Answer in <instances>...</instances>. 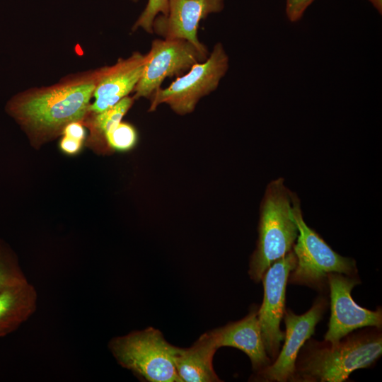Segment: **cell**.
<instances>
[{"instance_id": "cell-1", "label": "cell", "mask_w": 382, "mask_h": 382, "mask_svg": "<svg viewBox=\"0 0 382 382\" xmlns=\"http://www.w3.org/2000/svg\"><path fill=\"white\" fill-rule=\"evenodd\" d=\"M105 66L70 74L47 87L30 88L11 99L7 110L32 140L42 143L54 138L69 123L85 119Z\"/></svg>"}, {"instance_id": "cell-2", "label": "cell", "mask_w": 382, "mask_h": 382, "mask_svg": "<svg viewBox=\"0 0 382 382\" xmlns=\"http://www.w3.org/2000/svg\"><path fill=\"white\" fill-rule=\"evenodd\" d=\"M381 354V328L376 327L353 331L335 343L310 337L297 356L293 382L345 381L354 371L372 366Z\"/></svg>"}, {"instance_id": "cell-3", "label": "cell", "mask_w": 382, "mask_h": 382, "mask_svg": "<svg viewBox=\"0 0 382 382\" xmlns=\"http://www.w3.org/2000/svg\"><path fill=\"white\" fill-rule=\"evenodd\" d=\"M294 195L283 178L271 180L266 187L260 207L256 248L249 262L248 274L255 283L272 263L293 250L299 234L292 214Z\"/></svg>"}, {"instance_id": "cell-4", "label": "cell", "mask_w": 382, "mask_h": 382, "mask_svg": "<svg viewBox=\"0 0 382 382\" xmlns=\"http://www.w3.org/2000/svg\"><path fill=\"white\" fill-rule=\"evenodd\" d=\"M292 214L299 230L296 242L293 247L297 261L289 274L288 284L306 286L324 292L328 289L329 273L357 275L356 260L336 253L306 224L300 201L296 194L293 199Z\"/></svg>"}, {"instance_id": "cell-5", "label": "cell", "mask_w": 382, "mask_h": 382, "mask_svg": "<svg viewBox=\"0 0 382 382\" xmlns=\"http://www.w3.org/2000/svg\"><path fill=\"white\" fill-rule=\"evenodd\" d=\"M108 347L117 363L139 380L148 382H182L174 357L177 347L157 329L149 327L112 338Z\"/></svg>"}, {"instance_id": "cell-6", "label": "cell", "mask_w": 382, "mask_h": 382, "mask_svg": "<svg viewBox=\"0 0 382 382\" xmlns=\"http://www.w3.org/2000/svg\"><path fill=\"white\" fill-rule=\"evenodd\" d=\"M228 66V56L223 45L217 42L204 62L195 64L169 86L161 88L155 93L150 99L149 112L165 103L178 115L192 112L202 98L217 88Z\"/></svg>"}, {"instance_id": "cell-7", "label": "cell", "mask_w": 382, "mask_h": 382, "mask_svg": "<svg viewBox=\"0 0 382 382\" xmlns=\"http://www.w3.org/2000/svg\"><path fill=\"white\" fill-rule=\"evenodd\" d=\"M328 305L327 298L320 295L303 314L297 315L289 308L285 309L283 318L286 331L283 347L276 359L262 370L254 373L250 381L293 382L295 363L300 349L314 334L316 326L323 318Z\"/></svg>"}, {"instance_id": "cell-8", "label": "cell", "mask_w": 382, "mask_h": 382, "mask_svg": "<svg viewBox=\"0 0 382 382\" xmlns=\"http://www.w3.org/2000/svg\"><path fill=\"white\" fill-rule=\"evenodd\" d=\"M148 56L143 74L134 91V100L151 99L166 78L183 75L209 55L183 39H155Z\"/></svg>"}, {"instance_id": "cell-9", "label": "cell", "mask_w": 382, "mask_h": 382, "mask_svg": "<svg viewBox=\"0 0 382 382\" xmlns=\"http://www.w3.org/2000/svg\"><path fill=\"white\" fill-rule=\"evenodd\" d=\"M296 256L291 250L272 263L265 271L262 282L263 301L257 311V318L266 352L272 362L276 359L284 339L280 323L285 311L286 288L290 272L296 264Z\"/></svg>"}, {"instance_id": "cell-10", "label": "cell", "mask_w": 382, "mask_h": 382, "mask_svg": "<svg viewBox=\"0 0 382 382\" xmlns=\"http://www.w3.org/2000/svg\"><path fill=\"white\" fill-rule=\"evenodd\" d=\"M360 283L358 275L328 274L331 313L324 340L335 343L357 329L382 328L381 307L371 311L357 304L352 297L353 288Z\"/></svg>"}, {"instance_id": "cell-11", "label": "cell", "mask_w": 382, "mask_h": 382, "mask_svg": "<svg viewBox=\"0 0 382 382\" xmlns=\"http://www.w3.org/2000/svg\"><path fill=\"white\" fill-rule=\"evenodd\" d=\"M225 0H169L167 15H158L153 33L163 39H183L209 55L206 46L198 39L199 22L212 13L221 12Z\"/></svg>"}, {"instance_id": "cell-12", "label": "cell", "mask_w": 382, "mask_h": 382, "mask_svg": "<svg viewBox=\"0 0 382 382\" xmlns=\"http://www.w3.org/2000/svg\"><path fill=\"white\" fill-rule=\"evenodd\" d=\"M148 57V53L134 52L127 58L119 59L112 66H105L94 90V102L90 104L88 112L99 113L106 110L134 92Z\"/></svg>"}, {"instance_id": "cell-13", "label": "cell", "mask_w": 382, "mask_h": 382, "mask_svg": "<svg viewBox=\"0 0 382 382\" xmlns=\"http://www.w3.org/2000/svg\"><path fill=\"white\" fill-rule=\"evenodd\" d=\"M257 306H253L243 318L211 330L218 348L235 347L243 352L251 361L254 373L272 363L262 340L257 318Z\"/></svg>"}, {"instance_id": "cell-14", "label": "cell", "mask_w": 382, "mask_h": 382, "mask_svg": "<svg viewBox=\"0 0 382 382\" xmlns=\"http://www.w3.org/2000/svg\"><path fill=\"white\" fill-rule=\"evenodd\" d=\"M218 349L211 331L202 335L190 347H177L175 366L182 382L221 381L213 367Z\"/></svg>"}, {"instance_id": "cell-15", "label": "cell", "mask_w": 382, "mask_h": 382, "mask_svg": "<svg viewBox=\"0 0 382 382\" xmlns=\"http://www.w3.org/2000/svg\"><path fill=\"white\" fill-rule=\"evenodd\" d=\"M37 297L29 282L0 291V338L14 332L33 315Z\"/></svg>"}, {"instance_id": "cell-16", "label": "cell", "mask_w": 382, "mask_h": 382, "mask_svg": "<svg viewBox=\"0 0 382 382\" xmlns=\"http://www.w3.org/2000/svg\"><path fill=\"white\" fill-rule=\"evenodd\" d=\"M133 96H127L117 104L99 113L89 112L83 120L84 126L90 129V139L103 150H108L105 135L115 125L122 121V117L134 103Z\"/></svg>"}, {"instance_id": "cell-17", "label": "cell", "mask_w": 382, "mask_h": 382, "mask_svg": "<svg viewBox=\"0 0 382 382\" xmlns=\"http://www.w3.org/2000/svg\"><path fill=\"white\" fill-rule=\"evenodd\" d=\"M28 282L16 257L0 241V291Z\"/></svg>"}, {"instance_id": "cell-18", "label": "cell", "mask_w": 382, "mask_h": 382, "mask_svg": "<svg viewBox=\"0 0 382 382\" xmlns=\"http://www.w3.org/2000/svg\"><path fill=\"white\" fill-rule=\"evenodd\" d=\"M136 129L129 123L120 122L112 127L105 135L108 150L127 151L134 147L137 141Z\"/></svg>"}, {"instance_id": "cell-19", "label": "cell", "mask_w": 382, "mask_h": 382, "mask_svg": "<svg viewBox=\"0 0 382 382\" xmlns=\"http://www.w3.org/2000/svg\"><path fill=\"white\" fill-rule=\"evenodd\" d=\"M169 0H148L147 4L133 24L132 31L141 28L148 33H153V23L155 18L162 14L167 15Z\"/></svg>"}, {"instance_id": "cell-20", "label": "cell", "mask_w": 382, "mask_h": 382, "mask_svg": "<svg viewBox=\"0 0 382 382\" xmlns=\"http://www.w3.org/2000/svg\"><path fill=\"white\" fill-rule=\"evenodd\" d=\"M313 1L314 0H286L285 11L288 20L292 23L299 21Z\"/></svg>"}, {"instance_id": "cell-21", "label": "cell", "mask_w": 382, "mask_h": 382, "mask_svg": "<svg viewBox=\"0 0 382 382\" xmlns=\"http://www.w3.org/2000/svg\"><path fill=\"white\" fill-rule=\"evenodd\" d=\"M62 134L83 141L86 136L84 125L81 122H72L64 128Z\"/></svg>"}, {"instance_id": "cell-22", "label": "cell", "mask_w": 382, "mask_h": 382, "mask_svg": "<svg viewBox=\"0 0 382 382\" xmlns=\"http://www.w3.org/2000/svg\"><path fill=\"white\" fill-rule=\"evenodd\" d=\"M83 141L63 135L59 146L64 153L74 155L77 154L81 149Z\"/></svg>"}, {"instance_id": "cell-23", "label": "cell", "mask_w": 382, "mask_h": 382, "mask_svg": "<svg viewBox=\"0 0 382 382\" xmlns=\"http://www.w3.org/2000/svg\"><path fill=\"white\" fill-rule=\"evenodd\" d=\"M375 8L381 14L382 13V0H369Z\"/></svg>"}, {"instance_id": "cell-24", "label": "cell", "mask_w": 382, "mask_h": 382, "mask_svg": "<svg viewBox=\"0 0 382 382\" xmlns=\"http://www.w3.org/2000/svg\"><path fill=\"white\" fill-rule=\"evenodd\" d=\"M130 1H132L133 2H137L139 0H130Z\"/></svg>"}]
</instances>
